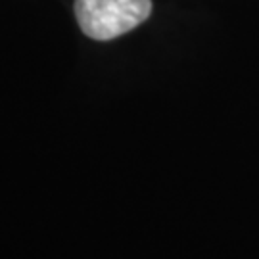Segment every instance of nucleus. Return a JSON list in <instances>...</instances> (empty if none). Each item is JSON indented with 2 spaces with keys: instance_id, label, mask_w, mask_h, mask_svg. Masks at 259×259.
<instances>
[{
  "instance_id": "nucleus-1",
  "label": "nucleus",
  "mask_w": 259,
  "mask_h": 259,
  "mask_svg": "<svg viewBox=\"0 0 259 259\" xmlns=\"http://www.w3.org/2000/svg\"><path fill=\"white\" fill-rule=\"evenodd\" d=\"M73 10L87 37L111 40L144 23L152 14V0H75Z\"/></svg>"
}]
</instances>
